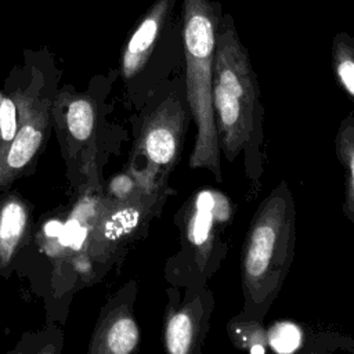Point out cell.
<instances>
[{"instance_id":"obj_1","label":"cell","mask_w":354,"mask_h":354,"mask_svg":"<svg viewBox=\"0 0 354 354\" xmlns=\"http://www.w3.org/2000/svg\"><path fill=\"white\" fill-rule=\"evenodd\" d=\"M212 105L220 152L234 163L243 156L252 187L263 177L264 106L249 53L242 44L231 15H220L212 84Z\"/></svg>"},{"instance_id":"obj_2","label":"cell","mask_w":354,"mask_h":354,"mask_svg":"<svg viewBox=\"0 0 354 354\" xmlns=\"http://www.w3.org/2000/svg\"><path fill=\"white\" fill-rule=\"evenodd\" d=\"M112 82L102 77L83 91L64 86L53 101V130L65 177L77 196L104 191V169L129 138L123 126L111 119Z\"/></svg>"},{"instance_id":"obj_3","label":"cell","mask_w":354,"mask_h":354,"mask_svg":"<svg viewBox=\"0 0 354 354\" xmlns=\"http://www.w3.org/2000/svg\"><path fill=\"white\" fill-rule=\"evenodd\" d=\"M296 250V205L285 180L260 202L241 252V315L264 321L277 300Z\"/></svg>"},{"instance_id":"obj_4","label":"cell","mask_w":354,"mask_h":354,"mask_svg":"<svg viewBox=\"0 0 354 354\" xmlns=\"http://www.w3.org/2000/svg\"><path fill=\"white\" fill-rule=\"evenodd\" d=\"M220 6L210 0H184L183 53L184 80L192 122L196 129L188 165L210 171L223 181L220 147L212 105L216 32Z\"/></svg>"},{"instance_id":"obj_5","label":"cell","mask_w":354,"mask_h":354,"mask_svg":"<svg viewBox=\"0 0 354 354\" xmlns=\"http://www.w3.org/2000/svg\"><path fill=\"white\" fill-rule=\"evenodd\" d=\"M234 212L231 198L212 187L187 198L174 214L180 248L165 263L163 277L169 285H207L228 254L225 235Z\"/></svg>"},{"instance_id":"obj_6","label":"cell","mask_w":354,"mask_h":354,"mask_svg":"<svg viewBox=\"0 0 354 354\" xmlns=\"http://www.w3.org/2000/svg\"><path fill=\"white\" fill-rule=\"evenodd\" d=\"M191 122L184 75L171 76L131 116L133 147L127 165L169 180L181 158Z\"/></svg>"},{"instance_id":"obj_7","label":"cell","mask_w":354,"mask_h":354,"mask_svg":"<svg viewBox=\"0 0 354 354\" xmlns=\"http://www.w3.org/2000/svg\"><path fill=\"white\" fill-rule=\"evenodd\" d=\"M162 340L169 354H202L216 299L209 285L166 288Z\"/></svg>"},{"instance_id":"obj_8","label":"cell","mask_w":354,"mask_h":354,"mask_svg":"<svg viewBox=\"0 0 354 354\" xmlns=\"http://www.w3.org/2000/svg\"><path fill=\"white\" fill-rule=\"evenodd\" d=\"M174 0H159L153 10L142 19L130 36L120 62V77L124 88V101L137 112L153 90L160 84L153 54L160 32Z\"/></svg>"},{"instance_id":"obj_9","label":"cell","mask_w":354,"mask_h":354,"mask_svg":"<svg viewBox=\"0 0 354 354\" xmlns=\"http://www.w3.org/2000/svg\"><path fill=\"white\" fill-rule=\"evenodd\" d=\"M137 292V282L130 279L108 299L90 339V354H131L138 351L141 332L134 315Z\"/></svg>"},{"instance_id":"obj_10","label":"cell","mask_w":354,"mask_h":354,"mask_svg":"<svg viewBox=\"0 0 354 354\" xmlns=\"http://www.w3.org/2000/svg\"><path fill=\"white\" fill-rule=\"evenodd\" d=\"M33 239V206L10 188L0 192V275L8 278Z\"/></svg>"},{"instance_id":"obj_11","label":"cell","mask_w":354,"mask_h":354,"mask_svg":"<svg viewBox=\"0 0 354 354\" xmlns=\"http://www.w3.org/2000/svg\"><path fill=\"white\" fill-rule=\"evenodd\" d=\"M39 75V71H33L28 77H10L4 87L0 88V192L3 167L17 137Z\"/></svg>"},{"instance_id":"obj_12","label":"cell","mask_w":354,"mask_h":354,"mask_svg":"<svg viewBox=\"0 0 354 354\" xmlns=\"http://www.w3.org/2000/svg\"><path fill=\"white\" fill-rule=\"evenodd\" d=\"M335 152L344 171L343 214L354 224V111L348 112L337 126Z\"/></svg>"},{"instance_id":"obj_13","label":"cell","mask_w":354,"mask_h":354,"mask_svg":"<svg viewBox=\"0 0 354 354\" xmlns=\"http://www.w3.org/2000/svg\"><path fill=\"white\" fill-rule=\"evenodd\" d=\"M227 335L234 347L239 350L256 354H264L270 350L264 321L252 319L238 313L228 321Z\"/></svg>"},{"instance_id":"obj_14","label":"cell","mask_w":354,"mask_h":354,"mask_svg":"<svg viewBox=\"0 0 354 354\" xmlns=\"http://www.w3.org/2000/svg\"><path fill=\"white\" fill-rule=\"evenodd\" d=\"M330 59L337 86L354 102V36L337 33L332 41Z\"/></svg>"},{"instance_id":"obj_15","label":"cell","mask_w":354,"mask_h":354,"mask_svg":"<svg viewBox=\"0 0 354 354\" xmlns=\"http://www.w3.org/2000/svg\"><path fill=\"white\" fill-rule=\"evenodd\" d=\"M308 332L304 326L288 319H279L267 328V339L270 350L282 354L306 351Z\"/></svg>"}]
</instances>
